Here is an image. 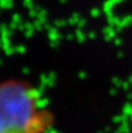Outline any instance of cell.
Returning a JSON list of instances; mask_svg holds the SVG:
<instances>
[{"label":"cell","instance_id":"6da1fadb","mask_svg":"<svg viewBox=\"0 0 132 133\" xmlns=\"http://www.w3.org/2000/svg\"><path fill=\"white\" fill-rule=\"evenodd\" d=\"M52 125L53 115L31 82L0 80V133H47Z\"/></svg>","mask_w":132,"mask_h":133}]
</instances>
